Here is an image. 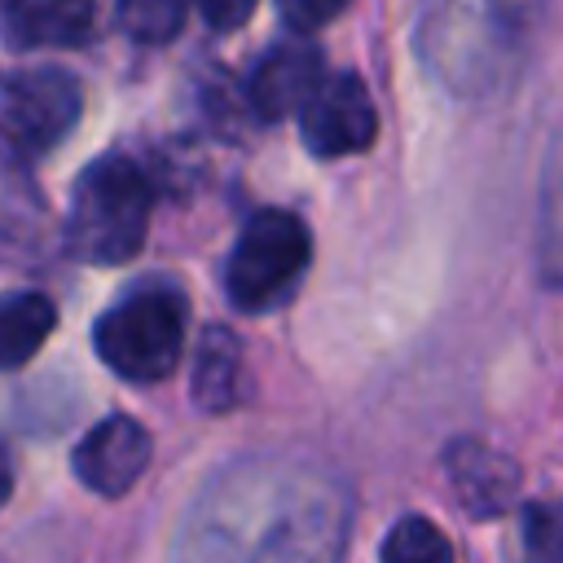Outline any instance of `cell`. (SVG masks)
Here are the masks:
<instances>
[{"instance_id": "cell-1", "label": "cell", "mask_w": 563, "mask_h": 563, "mask_svg": "<svg viewBox=\"0 0 563 563\" xmlns=\"http://www.w3.org/2000/svg\"><path fill=\"white\" fill-rule=\"evenodd\" d=\"M154 189L145 172L123 154L92 158L75 189L66 211V246L88 264H128L150 233Z\"/></svg>"}, {"instance_id": "cell-2", "label": "cell", "mask_w": 563, "mask_h": 563, "mask_svg": "<svg viewBox=\"0 0 563 563\" xmlns=\"http://www.w3.org/2000/svg\"><path fill=\"white\" fill-rule=\"evenodd\" d=\"M97 356L128 383L167 378L185 352V299L172 286H136L97 317Z\"/></svg>"}, {"instance_id": "cell-3", "label": "cell", "mask_w": 563, "mask_h": 563, "mask_svg": "<svg viewBox=\"0 0 563 563\" xmlns=\"http://www.w3.org/2000/svg\"><path fill=\"white\" fill-rule=\"evenodd\" d=\"M308 255H312V238L303 220L282 207H264L246 220V229L229 251L224 290L242 312H264L290 295V286L308 268Z\"/></svg>"}, {"instance_id": "cell-4", "label": "cell", "mask_w": 563, "mask_h": 563, "mask_svg": "<svg viewBox=\"0 0 563 563\" xmlns=\"http://www.w3.org/2000/svg\"><path fill=\"white\" fill-rule=\"evenodd\" d=\"M79 110L84 88L62 66H22L0 79V136L26 158L62 145L75 132Z\"/></svg>"}, {"instance_id": "cell-5", "label": "cell", "mask_w": 563, "mask_h": 563, "mask_svg": "<svg viewBox=\"0 0 563 563\" xmlns=\"http://www.w3.org/2000/svg\"><path fill=\"white\" fill-rule=\"evenodd\" d=\"M374 132H378V110L369 101V88L347 70L321 75V84L299 106V136L317 158L361 154L369 150Z\"/></svg>"}, {"instance_id": "cell-6", "label": "cell", "mask_w": 563, "mask_h": 563, "mask_svg": "<svg viewBox=\"0 0 563 563\" xmlns=\"http://www.w3.org/2000/svg\"><path fill=\"white\" fill-rule=\"evenodd\" d=\"M70 462L84 488H92L97 497H123L150 466V431L128 413H110L88 427Z\"/></svg>"}, {"instance_id": "cell-7", "label": "cell", "mask_w": 563, "mask_h": 563, "mask_svg": "<svg viewBox=\"0 0 563 563\" xmlns=\"http://www.w3.org/2000/svg\"><path fill=\"white\" fill-rule=\"evenodd\" d=\"M321 57L308 40H282L273 44L251 79H246V97L264 119H282V114H299V106L308 101V92L321 84Z\"/></svg>"}, {"instance_id": "cell-8", "label": "cell", "mask_w": 563, "mask_h": 563, "mask_svg": "<svg viewBox=\"0 0 563 563\" xmlns=\"http://www.w3.org/2000/svg\"><path fill=\"white\" fill-rule=\"evenodd\" d=\"M444 471H449V484H453V497L462 501L466 515L475 519H493L510 506L515 488H519V466L479 444V440H457L449 453H444Z\"/></svg>"}, {"instance_id": "cell-9", "label": "cell", "mask_w": 563, "mask_h": 563, "mask_svg": "<svg viewBox=\"0 0 563 563\" xmlns=\"http://www.w3.org/2000/svg\"><path fill=\"white\" fill-rule=\"evenodd\" d=\"M92 35V0H4L13 48H75Z\"/></svg>"}, {"instance_id": "cell-10", "label": "cell", "mask_w": 563, "mask_h": 563, "mask_svg": "<svg viewBox=\"0 0 563 563\" xmlns=\"http://www.w3.org/2000/svg\"><path fill=\"white\" fill-rule=\"evenodd\" d=\"M57 325V303L40 290L0 295V369L26 365Z\"/></svg>"}, {"instance_id": "cell-11", "label": "cell", "mask_w": 563, "mask_h": 563, "mask_svg": "<svg viewBox=\"0 0 563 563\" xmlns=\"http://www.w3.org/2000/svg\"><path fill=\"white\" fill-rule=\"evenodd\" d=\"M194 365H198L194 369V387H189L194 400L202 409H211V413L233 409L238 396H242V347H238V339L229 330L211 325L202 334V343H198Z\"/></svg>"}, {"instance_id": "cell-12", "label": "cell", "mask_w": 563, "mask_h": 563, "mask_svg": "<svg viewBox=\"0 0 563 563\" xmlns=\"http://www.w3.org/2000/svg\"><path fill=\"white\" fill-rule=\"evenodd\" d=\"M383 563H453V545L427 515H405L383 537Z\"/></svg>"}, {"instance_id": "cell-13", "label": "cell", "mask_w": 563, "mask_h": 563, "mask_svg": "<svg viewBox=\"0 0 563 563\" xmlns=\"http://www.w3.org/2000/svg\"><path fill=\"white\" fill-rule=\"evenodd\" d=\"M194 0H119V22L136 40H172Z\"/></svg>"}, {"instance_id": "cell-14", "label": "cell", "mask_w": 563, "mask_h": 563, "mask_svg": "<svg viewBox=\"0 0 563 563\" xmlns=\"http://www.w3.org/2000/svg\"><path fill=\"white\" fill-rule=\"evenodd\" d=\"M519 545H523V563H563V497L528 506Z\"/></svg>"}, {"instance_id": "cell-15", "label": "cell", "mask_w": 563, "mask_h": 563, "mask_svg": "<svg viewBox=\"0 0 563 563\" xmlns=\"http://www.w3.org/2000/svg\"><path fill=\"white\" fill-rule=\"evenodd\" d=\"M277 9L295 31H317V26L334 22L347 9V0H277Z\"/></svg>"}, {"instance_id": "cell-16", "label": "cell", "mask_w": 563, "mask_h": 563, "mask_svg": "<svg viewBox=\"0 0 563 563\" xmlns=\"http://www.w3.org/2000/svg\"><path fill=\"white\" fill-rule=\"evenodd\" d=\"M194 4H198V13L207 18V26L233 31V26H242V22L255 13L260 0H194Z\"/></svg>"}, {"instance_id": "cell-17", "label": "cell", "mask_w": 563, "mask_h": 563, "mask_svg": "<svg viewBox=\"0 0 563 563\" xmlns=\"http://www.w3.org/2000/svg\"><path fill=\"white\" fill-rule=\"evenodd\" d=\"M9 493H13V462H9V453L0 444V506L9 501Z\"/></svg>"}]
</instances>
